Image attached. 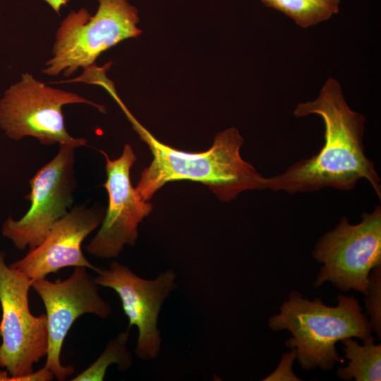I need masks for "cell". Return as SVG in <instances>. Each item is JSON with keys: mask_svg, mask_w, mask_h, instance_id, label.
Returning a JSON list of instances; mask_svg holds the SVG:
<instances>
[{"mask_svg": "<svg viewBox=\"0 0 381 381\" xmlns=\"http://www.w3.org/2000/svg\"><path fill=\"white\" fill-rule=\"evenodd\" d=\"M310 114L323 120L322 147L316 155L294 163L284 172L265 177V189L290 194L325 188L349 191L358 181L365 179L380 200V179L363 143L365 118L349 107L336 79L329 78L315 100L299 103L294 111L296 117Z\"/></svg>", "mask_w": 381, "mask_h": 381, "instance_id": "obj_1", "label": "cell"}, {"mask_svg": "<svg viewBox=\"0 0 381 381\" xmlns=\"http://www.w3.org/2000/svg\"><path fill=\"white\" fill-rule=\"evenodd\" d=\"M123 111L153 156L150 166L141 172L135 188L144 201L150 200L167 183L181 180L202 183L226 202L246 190H265V177L240 155L244 140L236 128L217 133L209 150L188 152L161 143L127 108Z\"/></svg>", "mask_w": 381, "mask_h": 381, "instance_id": "obj_2", "label": "cell"}, {"mask_svg": "<svg viewBox=\"0 0 381 381\" xmlns=\"http://www.w3.org/2000/svg\"><path fill=\"white\" fill-rule=\"evenodd\" d=\"M336 306L325 305L319 298H304L296 291L280 306V312L271 316L268 325L274 331L288 330L292 337L285 344L295 349L296 359L304 370H331L344 359L336 344L347 337L362 341L371 337L369 320L358 299L339 294Z\"/></svg>", "mask_w": 381, "mask_h": 381, "instance_id": "obj_3", "label": "cell"}, {"mask_svg": "<svg viewBox=\"0 0 381 381\" xmlns=\"http://www.w3.org/2000/svg\"><path fill=\"white\" fill-rule=\"evenodd\" d=\"M32 280L6 263L0 252V381H50L54 376L44 366L33 365L46 356L48 332L46 314H32L29 291Z\"/></svg>", "mask_w": 381, "mask_h": 381, "instance_id": "obj_4", "label": "cell"}, {"mask_svg": "<svg viewBox=\"0 0 381 381\" xmlns=\"http://www.w3.org/2000/svg\"><path fill=\"white\" fill-rule=\"evenodd\" d=\"M98 3L93 16L81 8L71 11L61 21L43 74L69 77L80 68L88 69L104 52L141 34L137 27L138 11L128 0H98Z\"/></svg>", "mask_w": 381, "mask_h": 381, "instance_id": "obj_5", "label": "cell"}, {"mask_svg": "<svg viewBox=\"0 0 381 381\" xmlns=\"http://www.w3.org/2000/svg\"><path fill=\"white\" fill-rule=\"evenodd\" d=\"M73 104H88L105 112L104 106L47 85L25 72L0 98V128L15 141L32 137L46 146H85L87 140L71 135L65 126L62 108Z\"/></svg>", "mask_w": 381, "mask_h": 381, "instance_id": "obj_6", "label": "cell"}, {"mask_svg": "<svg viewBox=\"0 0 381 381\" xmlns=\"http://www.w3.org/2000/svg\"><path fill=\"white\" fill-rule=\"evenodd\" d=\"M312 255L322 264L314 288L329 282L341 291L354 290L365 295L370 272L381 266V207L363 213L356 224L343 217L334 229L319 238Z\"/></svg>", "mask_w": 381, "mask_h": 381, "instance_id": "obj_7", "label": "cell"}, {"mask_svg": "<svg viewBox=\"0 0 381 381\" xmlns=\"http://www.w3.org/2000/svg\"><path fill=\"white\" fill-rule=\"evenodd\" d=\"M75 149L60 145L56 155L30 179V201L19 219L9 215L2 224L1 234L18 250L37 246L53 225L71 209L77 188Z\"/></svg>", "mask_w": 381, "mask_h": 381, "instance_id": "obj_8", "label": "cell"}, {"mask_svg": "<svg viewBox=\"0 0 381 381\" xmlns=\"http://www.w3.org/2000/svg\"><path fill=\"white\" fill-rule=\"evenodd\" d=\"M87 269L75 267L73 274L62 281L42 278L32 283L46 309L48 346L44 367L57 380H64L74 372L73 366L61 363V352L75 321L87 313L104 319L112 313L111 305L101 297L99 286Z\"/></svg>", "mask_w": 381, "mask_h": 381, "instance_id": "obj_9", "label": "cell"}, {"mask_svg": "<svg viewBox=\"0 0 381 381\" xmlns=\"http://www.w3.org/2000/svg\"><path fill=\"white\" fill-rule=\"evenodd\" d=\"M95 272V282L114 290L119 296L128 318V329L133 325L138 328L136 356L143 360L157 358L162 342L158 318L163 303L177 286L176 273L167 270L153 279H146L116 261L108 268L97 267Z\"/></svg>", "mask_w": 381, "mask_h": 381, "instance_id": "obj_10", "label": "cell"}, {"mask_svg": "<svg viewBox=\"0 0 381 381\" xmlns=\"http://www.w3.org/2000/svg\"><path fill=\"white\" fill-rule=\"evenodd\" d=\"M100 152L106 159L103 186L109 204L99 230L85 248L92 255L109 259L117 257L126 245L135 244L138 224L150 214L152 205L144 201L131 184L130 171L136 161L131 146L126 144L115 159Z\"/></svg>", "mask_w": 381, "mask_h": 381, "instance_id": "obj_11", "label": "cell"}, {"mask_svg": "<svg viewBox=\"0 0 381 381\" xmlns=\"http://www.w3.org/2000/svg\"><path fill=\"white\" fill-rule=\"evenodd\" d=\"M104 214L102 207L96 206L81 205L71 208L53 225L41 243L9 266L32 281L67 267H85L95 271L97 267L83 253L82 243L101 225Z\"/></svg>", "mask_w": 381, "mask_h": 381, "instance_id": "obj_12", "label": "cell"}, {"mask_svg": "<svg viewBox=\"0 0 381 381\" xmlns=\"http://www.w3.org/2000/svg\"><path fill=\"white\" fill-rule=\"evenodd\" d=\"M375 340L371 336L363 340V345L353 337L341 341L344 345V356L349 363L346 367H339L337 370L339 378L356 381L381 380V344H375Z\"/></svg>", "mask_w": 381, "mask_h": 381, "instance_id": "obj_13", "label": "cell"}, {"mask_svg": "<svg viewBox=\"0 0 381 381\" xmlns=\"http://www.w3.org/2000/svg\"><path fill=\"white\" fill-rule=\"evenodd\" d=\"M269 8L282 12L303 28L317 25L339 11L340 0H260Z\"/></svg>", "mask_w": 381, "mask_h": 381, "instance_id": "obj_14", "label": "cell"}, {"mask_svg": "<svg viewBox=\"0 0 381 381\" xmlns=\"http://www.w3.org/2000/svg\"><path fill=\"white\" fill-rule=\"evenodd\" d=\"M129 329L120 332L110 340L100 356L84 371L71 379L72 381H102L107 368L117 364L121 371H126L132 365V355L127 349Z\"/></svg>", "mask_w": 381, "mask_h": 381, "instance_id": "obj_15", "label": "cell"}, {"mask_svg": "<svg viewBox=\"0 0 381 381\" xmlns=\"http://www.w3.org/2000/svg\"><path fill=\"white\" fill-rule=\"evenodd\" d=\"M365 303L372 332L381 338V266L374 268L369 274Z\"/></svg>", "mask_w": 381, "mask_h": 381, "instance_id": "obj_16", "label": "cell"}, {"mask_svg": "<svg viewBox=\"0 0 381 381\" xmlns=\"http://www.w3.org/2000/svg\"><path fill=\"white\" fill-rule=\"evenodd\" d=\"M296 358L295 349H292L290 352L283 354L277 368L262 380H301L292 370V365Z\"/></svg>", "mask_w": 381, "mask_h": 381, "instance_id": "obj_17", "label": "cell"}, {"mask_svg": "<svg viewBox=\"0 0 381 381\" xmlns=\"http://www.w3.org/2000/svg\"><path fill=\"white\" fill-rule=\"evenodd\" d=\"M48 4L51 8L60 15L61 8L63 6H66L69 0H43Z\"/></svg>", "mask_w": 381, "mask_h": 381, "instance_id": "obj_18", "label": "cell"}]
</instances>
